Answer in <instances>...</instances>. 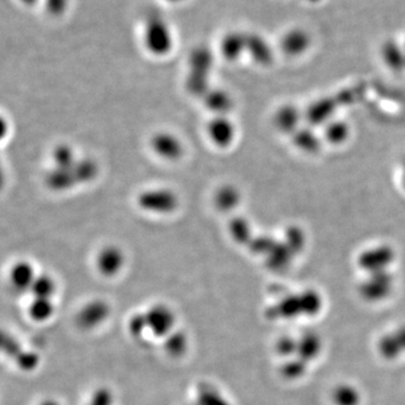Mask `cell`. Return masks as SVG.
I'll list each match as a JSON object with an SVG mask.
<instances>
[{
    "instance_id": "6da1fadb",
    "label": "cell",
    "mask_w": 405,
    "mask_h": 405,
    "mask_svg": "<svg viewBox=\"0 0 405 405\" xmlns=\"http://www.w3.org/2000/svg\"><path fill=\"white\" fill-rule=\"evenodd\" d=\"M144 44L152 55H166L172 49V35L170 28L161 17L151 16L144 28Z\"/></svg>"
},
{
    "instance_id": "7a4b0ae2",
    "label": "cell",
    "mask_w": 405,
    "mask_h": 405,
    "mask_svg": "<svg viewBox=\"0 0 405 405\" xmlns=\"http://www.w3.org/2000/svg\"><path fill=\"white\" fill-rule=\"evenodd\" d=\"M137 205L151 213L169 214L178 208L179 199L171 189H148L137 196Z\"/></svg>"
},
{
    "instance_id": "3957f363",
    "label": "cell",
    "mask_w": 405,
    "mask_h": 405,
    "mask_svg": "<svg viewBox=\"0 0 405 405\" xmlns=\"http://www.w3.org/2000/svg\"><path fill=\"white\" fill-rule=\"evenodd\" d=\"M144 314L148 330L156 338H166L174 331L176 317L170 308L166 305H153Z\"/></svg>"
},
{
    "instance_id": "277c9868",
    "label": "cell",
    "mask_w": 405,
    "mask_h": 405,
    "mask_svg": "<svg viewBox=\"0 0 405 405\" xmlns=\"http://www.w3.org/2000/svg\"><path fill=\"white\" fill-rule=\"evenodd\" d=\"M150 146L157 156L165 160H177L183 156L184 146L179 137L169 132H159L151 137Z\"/></svg>"
},
{
    "instance_id": "5b68a950",
    "label": "cell",
    "mask_w": 405,
    "mask_h": 405,
    "mask_svg": "<svg viewBox=\"0 0 405 405\" xmlns=\"http://www.w3.org/2000/svg\"><path fill=\"white\" fill-rule=\"evenodd\" d=\"M110 315V306L106 302L94 299L89 302L77 315V323L83 330H92L101 326Z\"/></svg>"
},
{
    "instance_id": "8992f818",
    "label": "cell",
    "mask_w": 405,
    "mask_h": 405,
    "mask_svg": "<svg viewBox=\"0 0 405 405\" xmlns=\"http://www.w3.org/2000/svg\"><path fill=\"white\" fill-rule=\"evenodd\" d=\"M125 264V256L122 250L115 246H107L98 253L96 266L99 273L105 277H113L119 274Z\"/></svg>"
},
{
    "instance_id": "52a82bcc",
    "label": "cell",
    "mask_w": 405,
    "mask_h": 405,
    "mask_svg": "<svg viewBox=\"0 0 405 405\" xmlns=\"http://www.w3.org/2000/svg\"><path fill=\"white\" fill-rule=\"evenodd\" d=\"M208 135L215 146L226 148L235 139V126L226 116H215L208 123Z\"/></svg>"
},
{
    "instance_id": "ba28073f",
    "label": "cell",
    "mask_w": 405,
    "mask_h": 405,
    "mask_svg": "<svg viewBox=\"0 0 405 405\" xmlns=\"http://www.w3.org/2000/svg\"><path fill=\"white\" fill-rule=\"evenodd\" d=\"M73 166L70 168L53 167L46 174V186L55 192H63L78 185L76 174L73 171Z\"/></svg>"
},
{
    "instance_id": "9c48e42d",
    "label": "cell",
    "mask_w": 405,
    "mask_h": 405,
    "mask_svg": "<svg viewBox=\"0 0 405 405\" xmlns=\"http://www.w3.org/2000/svg\"><path fill=\"white\" fill-rule=\"evenodd\" d=\"M37 276L33 266L28 261L16 262L10 274L12 286L19 290H31Z\"/></svg>"
},
{
    "instance_id": "30bf717a",
    "label": "cell",
    "mask_w": 405,
    "mask_h": 405,
    "mask_svg": "<svg viewBox=\"0 0 405 405\" xmlns=\"http://www.w3.org/2000/svg\"><path fill=\"white\" fill-rule=\"evenodd\" d=\"M213 66V55L206 46H198L189 57V73L195 76L206 77Z\"/></svg>"
},
{
    "instance_id": "8fae6325",
    "label": "cell",
    "mask_w": 405,
    "mask_h": 405,
    "mask_svg": "<svg viewBox=\"0 0 405 405\" xmlns=\"http://www.w3.org/2000/svg\"><path fill=\"white\" fill-rule=\"evenodd\" d=\"M244 49H247V37L237 33V32L228 34L221 43V51H222L223 57H226L229 60L238 59L241 53L244 52Z\"/></svg>"
},
{
    "instance_id": "7c38bea8",
    "label": "cell",
    "mask_w": 405,
    "mask_h": 405,
    "mask_svg": "<svg viewBox=\"0 0 405 405\" xmlns=\"http://www.w3.org/2000/svg\"><path fill=\"white\" fill-rule=\"evenodd\" d=\"M203 99L208 110L217 113V116L224 115L231 108V98L221 89H210Z\"/></svg>"
},
{
    "instance_id": "4fadbf2b",
    "label": "cell",
    "mask_w": 405,
    "mask_h": 405,
    "mask_svg": "<svg viewBox=\"0 0 405 405\" xmlns=\"http://www.w3.org/2000/svg\"><path fill=\"white\" fill-rule=\"evenodd\" d=\"M308 42H310V37H308L306 32L303 31L301 28H296V30L287 32L284 35L283 41H281L284 49L286 52L290 53L302 52L303 50L306 49Z\"/></svg>"
},
{
    "instance_id": "5bb4252c",
    "label": "cell",
    "mask_w": 405,
    "mask_h": 405,
    "mask_svg": "<svg viewBox=\"0 0 405 405\" xmlns=\"http://www.w3.org/2000/svg\"><path fill=\"white\" fill-rule=\"evenodd\" d=\"M55 313V305L51 299H37L34 297L33 301L28 308V314L32 320L35 322H46L52 317Z\"/></svg>"
},
{
    "instance_id": "9a60e30c",
    "label": "cell",
    "mask_w": 405,
    "mask_h": 405,
    "mask_svg": "<svg viewBox=\"0 0 405 405\" xmlns=\"http://www.w3.org/2000/svg\"><path fill=\"white\" fill-rule=\"evenodd\" d=\"M188 347V339L183 331L174 330L165 338V349L168 355L174 358L183 356Z\"/></svg>"
},
{
    "instance_id": "2e32d148",
    "label": "cell",
    "mask_w": 405,
    "mask_h": 405,
    "mask_svg": "<svg viewBox=\"0 0 405 405\" xmlns=\"http://www.w3.org/2000/svg\"><path fill=\"white\" fill-rule=\"evenodd\" d=\"M98 165L92 159H78L73 166L78 184L90 183L98 176Z\"/></svg>"
},
{
    "instance_id": "e0dca14e",
    "label": "cell",
    "mask_w": 405,
    "mask_h": 405,
    "mask_svg": "<svg viewBox=\"0 0 405 405\" xmlns=\"http://www.w3.org/2000/svg\"><path fill=\"white\" fill-rule=\"evenodd\" d=\"M30 290L37 299H51L55 293V279L49 275H37Z\"/></svg>"
},
{
    "instance_id": "ac0fdd59",
    "label": "cell",
    "mask_w": 405,
    "mask_h": 405,
    "mask_svg": "<svg viewBox=\"0 0 405 405\" xmlns=\"http://www.w3.org/2000/svg\"><path fill=\"white\" fill-rule=\"evenodd\" d=\"M196 402L199 405H229L213 386L206 383L198 386Z\"/></svg>"
},
{
    "instance_id": "d6986e66",
    "label": "cell",
    "mask_w": 405,
    "mask_h": 405,
    "mask_svg": "<svg viewBox=\"0 0 405 405\" xmlns=\"http://www.w3.org/2000/svg\"><path fill=\"white\" fill-rule=\"evenodd\" d=\"M53 165L58 168H70L76 164L78 159L75 156L73 149L68 144H59L53 149Z\"/></svg>"
},
{
    "instance_id": "ffe728a7",
    "label": "cell",
    "mask_w": 405,
    "mask_h": 405,
    "mask_svg": "<svg viewBox=\"0 0 405 405\" xmlns=\"http://www.w3.org/2000/svg\"><path fill=\"white\" fill-rule=\"evenodd\" d=\"M217 208L222 210H229L235 208L239 201L238 192L230 186L219 188L214 198Z\"/></svg>"
},
{
    "instance_id": "44dd1931",
    "label": "cell",
    "mask_w": 405,
    "mask_h": 405,
    "mask_svg": "<svg viewBox=\"0 0 405 405\" xmlns=\"http://www.w3.org/2000/svg\"><path fill=\"white\" fill-rule=\"evenodd\" d=\"M148 330L146 314L137 313L128 321V333L135 339H142Z\"/></svg>"
},
{
    "instance_id": "7402d4cb",
    "label": "cell",
    "mask_w": 405,
    "mask_h": 405,
    "mask_svg": "<svg viewBox=\"0 0 405 405\" xmlns=\"http://www.w3.org/2000/svg\"><path fill=\"white\" fill-rule=\"evenodd\" d=\"M16 365L19 366L21 371L32 372L37 368L40 363V357L33 351L23 350L15 359Z\"/></svg>"
},
{
    "instance_id": "603a6c76",
    "label": "cell",
    "mask_w": 405,
    "mask_h": 405,
    "mask_svg": "<svg viewBox=\"0 0 405 405\" xmlns=\"http://www.w3.org/2000/svg\"><path fill=\"white\" fill-rule=\"evenodd\" d=\"M1 349H3V353H6L7 356L10 357L12 359H16L19 353L24 350L19 340L14 338L12 335H8V333H3Z\"/></svg>"
},
{
    "instance_id": "cb8c5ba5",
    "label": "cell",
    "mask_w": 405,
    "mask_h": 405,
    "mask_svg": "<svg viewBox=\"0 0 405 405\" xmlns=\"http://www.w3.org/2000/svg\"><path fill=\"white\" fill-rule=\"evenodd\" d=\"M113 393L107 387H99L95 391L88 405H113Z\"/></svg>"
},
{
    "instance_id": "d4e9b609",
    "label": "cell",
    "mask_w": 405,
    "mask_h": 405,
    "mask_svg": "<svg viewBox=\"0 0 405 405\" xmlns=\"http://www.w3.org/2000/svg\"><path fill=\"white\" fill-rule=\"evenodd\" d=\"M230 231L235 240L244 241L248 238V226L244 219H233L230 223Z\"/></svg>"
},
{
    "instance_id": "484cf974",
    "label": "cell",
    "mask_w": 405,
    "mask_h": 405,
    "mask_svg": "<svg viewBox=\"0 0 405 405\" xmlns=\"http://www.w3.org/2000/svg\"><path fill=\"white\" fill-rule=\"evenodd\" d=\"M46 7L53 15H60L67 7V0H46Z\"/></svg>"
},
{
    "instance_id": "4316f807",
    "label": "cell",
    "mask_w": 405,
    "mask_h": 405,
    "mask_svg": "<svg viewBox=\"0 0 405 405\" xmlns=\"http://www.w3.org/2000/svg\"><path fill=\"white\" fill-rule=\"evenodd\" d=\"M40 405H60V403L57 402L55 399H46Z\"/></svg>"
},
{
    "instance_id": "83f0119b",
    "label": "cell",
    "mask_w": 405,
    "mask_h": 405,
    "mask_svg": "<svg viewBox=\"0 0 405 405\" xmlns=\"http://www.w3.org/2000/svg\"><path fill=\"white\" fill-rule=\"evenodd\" d=\"M21 1L26 3V5H33V3H37V0H21Z\"/></svg>"
},
{
    "instance_id": "f1b7e54d",
    "label": "cell",
    "mask_w": 405,
    "mask_h": 405,
    "mask_svg": "<svg viewBox=\"0 0 405 405\" xmlns=\"http://www.w3.org/2000/svg\"><path fill=\"white\" fill-rule=\"evenodd\" d=\"M168 1H170V3H178V1H181V0H168Z\"/></svg>"
},
{
    "instance_id": "f546056e",
    "label": "cell",
    "mask_w": 405,
    "mask_h": 405,
    "mask_svg": "<svg viewBox=\"0 0 405 405\" xmlns=\"http://www.w3.org/2000/svg\"><path fill=\"white\" fill-rule=\"evenodd\" d=\"M190 405H199V404H198L197 402H195V403H192V404H190Z\"/></svg>"
}]
</instances>
